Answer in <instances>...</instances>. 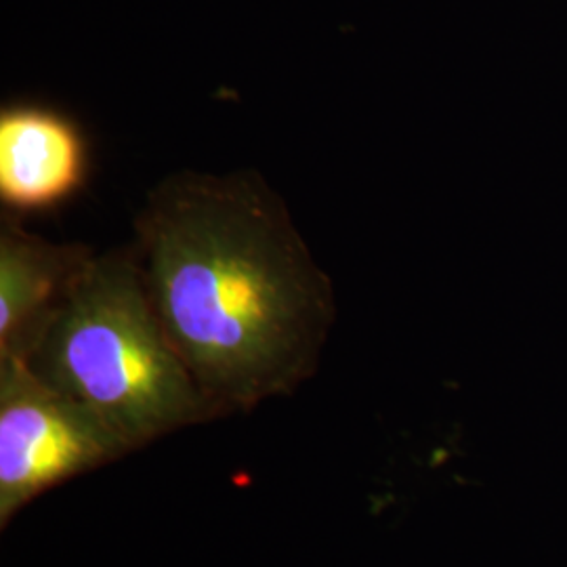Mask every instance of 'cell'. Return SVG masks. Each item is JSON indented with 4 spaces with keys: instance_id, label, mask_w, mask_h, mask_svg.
<instances>
[{
    "instance_id": "6da1fadb",
    "label": "cell",
    "mask_w": 567,
    "mask_h": 567,
    "mask_svg": "<svg viewBox=\"0 0 567 567\" xmlns=\"http://www.w3.org/2000/svg\"><path fill=\"white\" fill-rule=\"evenodd\" d=\"M133 229L156 316L217 416L288 398L316 374L334 286L261 173H171Z\"/></svg>"
},
{
    "instance_id": "7a4b0ae2",
    "label": "cell",
    "mask_w": 567,
    "mask_h": 567,
    "mask_svg": "<svg viewBox=\"0 0 567 567\" xmlns=\"http://www.w3.org/2000/svg\"><path fill=\"white\" fill-rule=\"evenodd\" d=\"M16 358L131 452L217 419L164 332L133 244L95 255Z\"/></svg>"
},
{
    "instance_id": "3957f363",
    "label": "cell",
    "mask_w": 567,
    "mask_h": 567,
    "mask_svg": "<svg viewBox=\"0 0 567 567\" xmlns=\"http://www.w3.org/2000/svg\"><path fill=\"white\" fill-rule=\"evenodd\" d=\"M131 454L81 402L47 385L21 358H0V527L41 494Z\"/></svg>"
},
{
    "instance_id": "277c9868",
    "label": "cell",
    "mask_w": 567,
    "mask_h": 567,
    "mask_svg": "<svg viewBox=\"0 0 567 567\" xmlns=\"http://www.w3.org/2000/svg\"><path fill=\"white\" fill-rule=\"evenodd\" d=\"M84 171V142L68 118L32 105L0 112V200L7 208H53L81 187Z\"/></svg>"
},
{
    "instance_id": "5b68a950",
    "label": "cell",
    "mask_w": 567,
    "mask_h": 567,
    "mask_svg": "<svg viewBox=\"0 0 567 567\" xmlns=\"http://www.w3.org/2000/svg\"><path fill=\"white\" fill-rule=\"evenodd\" d=\"M97 252L53 243L4 215L0 224V358L20 355Z\"/></svg>"
}]
</instances>
